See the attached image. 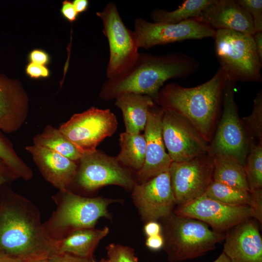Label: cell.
Returning <instances> with one entry per match:
<instances>
[{
  "mask_svg": "<svg viewBox=\"0 0 262 262\" xmlns=\"http://www.w3.org/2000/svg\"><path fill=\"white\" fill-rule=\"evenodd\" d=\"M133 31L139 48L145 49L185 40L213 38L216 33V30L195 19L171 24L149 22L141 17L135 19Z\"/></svg>",
  "mask_w": 262,
  "mask_h": 262,
  "instance_id": "cell-12",
  "label": "cell"
},
{
  "mask_svg": "<svg viewBox=\"0 0 262 262\" xmlns=\"http://www.w3.org/2000/svg\"><path fill=\"white\" fill-rule=\"evenodd\" d=\"M72 3L78 14L86 11L89 6L88 0H74Z\"/></svg>",
  "mask_w": 262,
  "mask_h": 262,
  "instance_id": "cell-42",
  "label": "cell"
},
{
  "mask_svg": "<svg viewBox=\"0 0 262 262\" xmlns=\"http://www.w3.org/2000/svg\"><path fill=\"white\" fill-rule=\"evenodd\" d=\"M213 170L210 152L188 161L172 162L169 172L176 203L183 205L203 195L213 180Z\"/></svg>",
  "mask_w": 262,
  "mask_h": 262,
  "instance_id": "cell-11",
  "label": "cell"
},
{
  "mask_svg": "<svg viewBox=\"0 0 262 262\" xmlns=\"http://www.w3.org/2000/svg\"><path fill=\"white\" fill-rule=\"evenodd\" d=\"M109 232V229L94 228L75 230L61 239L55 241L57 250L77 256L91 258L101 239Z\"/></svg>",
  "mask_w": 262,
  "mask_h": 262,
  "instance_id": "cell-22",
  "label": "cell"
},
{
  "mask_svg": "<svg viewBox=\"0 0 262 262\" xmlns=\"http://www.w3.org/2000/svg\"><path fill=\"white\" fill-rule=\"evenodd\" d=\"M47 262L46 261H45V260H42V261H36V262Z\"/></svg>",
  "mask_w": 262,
  "mask_h": 262,
  "instance_id": "cell-46",
  "label": "cell"
},
{
  "mask_svg": "<svg viewBox=\"0 0 262 262\" xmlns=\"http://www.w3.org/2000/svg\"><path fill=\"white\" fill-rule=\"evenodd\" d=\"M251 16L255 32H262V0H236Z\"/></svg>",
  "mask_w": 262,
  "mask_h": 262,
  "instance_id": "cell-32",
  "label": "cell"
},
{
  "mask_svg": "<svg viewBox=\"0 0 262 262\" xmlns=\"http://www.w3.org/2000/svg\"><path fill=\"white\" fill-rule=\"evenodd\" d=\"M133 199L144 219L156 221L171 213L176 204L169 170L134 186Z\"/></svg>",
  "mask_w": 262,
  "mask_h": 262,
  "instance_id": "cell-15",
  "label": "cell"
},
{
  "mask_svg": "<svg viewBox=\"0 0 262 262\" xmlns=\"http://www.w3.org/2000/svg\"><path fill=\"white\" fill-rule=\"evenodd\" d=\"M242 124L251 139H262V90L254 99L250 115L241 119Z\"/></svg>",
  "mask_w": 262,
  "mask_h": 262,
  "instance_id": "cell-30",
  "label": "cell"
},
{
  "mask_svg": "<svg viewBox=\"0 0 262 262\" xmlns=\"http://www.w3.org/2000/svg\"><path fill=\"white\" fill-rule=\"evenodd\" d=\"M199 66L197 60L182 52L162 55L139 53L127 73L103 83L99 96L103 100H111L122 94L135 93L155 100L166 81L187 78L196 72Z\"/></svg>",
  "mask_w": 262,
  "mask_h": 262,
  "instance_id": "cell-2",
  "label": "cell"
},
{
  "mask_svg": "<svg viewBox=\"0 0 262 262\" xmlns=\"http://www.w3.org/2000/svg\"><path fill=\"white\" fill-rule=\"evenodd\" d=\"M53 199L57 208L49 220L43 223V227L54 241L61 239L78 229L93 228L101 217L110 218L108 206L116 201L99 197H83L69 190L60 191Z\"/></svg>",
  "mask_w": 262,
  "mask_h": 262,
  "instance_id": "cell-4",
  "label": "cell"
},
{
  "mask_svg": "<svg viewBox=\"0 0 262 262\" xmlns=\"http://www.w3.org/2000/svg\"><path fill=\"white\" fill-rule=\"evenodd\" d=\"M164 247L171 262L191 260L213 250L225 235L200 220L175 214L166 217Z\"/></svg>",
  "mask_w": 262,
  "mask_h": 262,
  "instance_id": "cell-6",
  "label": "cell"
},
{
  "mask_svg": "<svg viewBox=\"0 0 262 262\" xmlns=\"http://www.w3.org/2000/svg\"><path fill=\"white\" fill-rule=\"evenodd\" d=\"M215 53L227 79L234 82H262V61L253 36L230 30H216Z\"/></svg>",
  "mask_w": 262,
  "mask_h": 262,
  "instance_id": "cell-5",
  "label": "cell"
},
{
  "mask_svg": "<svg viewBox=\"0 0 262 262\" xmlns=\"http://www.w3.org/2000/svg\"><path fill=\"white\" fill-rule=\"evenodd\" d=\"M175 214L200 220L211 226L213 230L221 233L253 217V212L249 206L229 205L204 195L179 205Z\"/></svg>",
  "mask_w": 262,
  "mask_h": 262,
  "instance_id": "cell-13",
  "label": "cell"
},
{
  "mask_svg": "<svg viewBox=\"0 0 262 262\" xmlns=\"http://www.w3.org/2000/svg\"><path fill=\"white\" fill-rule=\"evenodd\" d=\"M33 145L56 152L75 162L83 155L59 130L51 125L46 126L41 133L33 138Z\"/></svg>",
  "mask_w": 262,
  "mask_h": 262,
  "instance_id": "cell-25",
  "label": "cell"
},
{
  "mask_svg": "<svg viewBox=\"0 0 262 262\" xmlns=\"http://www.w3.org/2000/svg\"><path fill=\"white\" fill-rule=\"evenodd\" d=\"M106 248L111 262H138L134 250L129 247L111 244Z\"/></svg>",
  "mask_w": 262,
  "mask_h": 262,
  "instance_id": "cell-31",
  "label": "cell"
},
{
  "mask_svg": "<svg viewBox=\"0 0 262 262\" xmlns=\"http://www.w3.org/2000/svg\"><path fill=\"white\" fill-rule=\"evenodd\" d=\"M29 98L21 83L0 74V131L12 133L25 122Z\"/></svg>",
  "mask_w": 262,
  "mask_h": 262,
  "instance_id": "cell-17",
  "label": "cell"
},
{
  "mask_svg": "<svg viewBox=\"0 0 262 262\" xmlns=\"http://www.w3.org/2000/svg\"><path fill=\"white\" fill-rule=\"evenodd\" d=\"M225 238L223 252L231 262H262V238L250 218L230 229Z\"/></svg>",
  "mask_w": 262,
  "mask_h": 262,
  "instance_id": "cell-19",
  "label": "cell"
},
{
  "mask_svg": "<svg viewBox=\"0 0 262 262\" xmlns=\"http://www.w3.org/2000/svg\"><path fill=\"white\" fill-rule=\"evenodd\" d=\"M77 180L80 185L88 191H92L107 185H117L130 189L134 186L129 171L116 157L96 150L85 154L80 160Z\"/></svg>",
  "mask_w": 262,
  "mask_h": 262,
  "instance_id": "cell-14",
  "label": "cell"
},
{
  "mask_svg": "<svg viewBox=\"0 0 262 262\" xmlns=\"http://www.w3.org/2000/svg\"><path fill=\"white\" fill-rule=\"evenodd\" d=\"M116 116L109 109L91 107L73 115L59 130L83 155L96 150L98 145L116 131Z\"/></svg>",
  "mask_w": 262,
  "mask_h": 262,
  "instance_id": "cell-9",
  "label": "cell"
},
{
  "mask_svg": "<svg viewBox=\"0 0 262 262\" xmlns=\"http://www.w3.org/2000/svg\"><path fill=\"white\" fill-rule=\"evenodd\" d=\"M45 261L47 262H97L93 258H83L58 251L52 254Z\"/></svg>",
  "mask_w": 262,
  "mask_h": 262,
  "instance_id": "cell-33",
  "label": "cell"
},
{
  "mask_svg": "<svg viewBox=\"0 0 262 262\" xmlns=\"http://www.w3.org/2000/svg\"><path fill=\"white\" fill-rule=\"evenodd\" d=\"M235 85V82L227 79L223 94L222 114L210 144V152L232 156L244 166L252 141L238 115L234 99Z\"/></svg>",
  "mask_w": 262,
  "mask_h": 262,
  "instance_id": "cell-8",
  "label": "cell"
},
{
  "mask_svg": "<svg viewBox=\"0 0 262 262\" xmlns=\"http://www.w3.org/2000/svg\"><path fill=\"white\" fill-rule=\"evenodd\" d=\"M115 105L122 111L126 132L139 134L144 131L149 110L155 103L150 97L135 93H125L115 98Z\"/></svg>",
  "mask_w": 262,
  "mask_h": 262,
  "instance_id": "cell-21",
  "label": "cell"
},
{
  "mask_svg": "<svg viewBox=\"0 0 262 262\" xmlns=\"http://www.w3.org/2000/svg\"><path fill=\"white\" fill-rule=\"evenodd\" d=\"M4 184L0 188V253L22 262L46 260L57 252L39 210Z\"/></svg>",
  "mask_w": 262,
  "mask_h": 262,
  "instance_id": "cell-1",
  "label": "cell"
},
{
  "mask_svg": "<svg viewBox=\"0 0 262 262\" xmlns=\"http://www.w3.org/2000/svg\"><path fill=\"white\" fill-rule=\"evenodd\" d=\"M244 169L249 191L262 187V139L255 145L251 142Z\"/></svg>",
  "mask_w": 262,
  "mask_h": 262,
  "instance_id": "cell-29",
  "label": "cell"
},
{
  "mask_svg": "<svg viewBox=\"0 0 262 262\" xmlns=\"http://www.w3.org/2000/svg\"><path fill=\"white\" fill-rule=\"evenodd\" d=\"M99 262H111L109 259L108 260L102 259Z\"/></svg>",
  "mask_w": 262,
  "mask_h": 262,
  "instance_id": "cell-45",
  "label": "cell"
},
{
  "mask_svg": "<svg viewBox=\"0 0 262 262\" xmlns=\"http://www.w3.org/2000/svg\"><path fill=\"white\" fill-rule=\"evenodd\" d=\"M61 12L63 17L70 22L76 21L78 15L72 2L69 0L62 2Z\"/></svg>",
  "mask_w": 262,
  "mask_h": 262,
  "instance_id": "cell-37",
  "label": "cell"
},
{
  "mask_svg": "<svg viewBox=\"0 0 262 262\" xmlns=\"http://www.w3.org/2000/svg\"><path fill=\"white\" fill-rule=\"evenodd\" d=\"M212 1V0H186L173 11L156 9L151 13L150 17L153 22L171 24L195 19Z\"/></svg>",
  "mask_w": 262,
  "mask_h": 262,
  "instance_id": "cell-26",
  "label": "cell"
},
{
  "mask_svg": "<svg viewBox=\"0 0 262 262\" xmlns=\"http://www.w3.org/2000/svg\"><path fill=\"white\" fill-rule=\"evenodd\" d=\"M203 195L229 205H248L250 207L251 204L250 192L214 180L212 181Z\"/></svg>",
  "mask_w": 262,
  "mask_h": 262,
  "instance_id": "cell-27",
  "label": "cell"
},
{
  "mask_svg": "<svg viewBox=\"0 0 262 262\" xmlns=\"http://www.w3.org/2000/svg\"><path fill=\"white\" fill-rule=\"evenodd\" d=\"M213 262H231L225 254L222 252Z\"/></svg>",
  "mask_w": 262,
  "mask_h": 262,
  "instance_id": "cell-44",
  "label": "cell"
},
{
  "mask_svg": "<svg viewBox=\"0 0 262 262\" xmlns=\"http://www.w3.org/2000/svg\"><path fill=\"white\" fill-rule=\"evenodd\" d=\"M227 76L220 67L206 82L193 87L177 83L160 90L154 102L186 118L210 144L220 110Z\"/></svg>",
  "mask_w": 262,
  "mask_h": 262,
  "instance_id": "cell-3",
  "label": "cell"
},
{
  "mask_svg": "<svg viewBox=\"0 0 262 262\" xmlns=\"http://www.w3.org/2000/svg\"><path fill=\"white\" fill-rule=\"evenodd\" d=\"M28 59L30 62L46 66L50 61L49 54L41 49H34L29 54Z\"/></svg>",
  "mask_w": 262,
  "mask_h": 262,
  "instance_id": "cell-36",
  "label": "cell"
},
{
  "mask_svg": "<svg viewBox=\"0 0 262 262\" xmlns=\"http://www.w3.org/2000/svg\"><path fill=\"white\" fill-rule=\"evenodd\" d=\"M0 160L18 178L24 180L32 178L33 172L17 155L9 140L0 131Z\"/></svg>",
  "mask_w": 262,
  "mask_h": 262,
  "instance_id": "cell-28",
  "label": "cell"
},
{
  "mask_svg": "<svg viewBox=\"0 0 262 262\" xmlns=\"http://www.w3.org/2000/svg\"><path fill=\"white\" fill-rule=\"evenodd\" d=\"M161 231V225L155 221H150L144 226V231L147 237L160 234Z\"/></svg>",
  "mask_w": 262,
  "mask_h": 262,
  "instance_id": "cell-40",
  "label": "cell"
},
{
  "mask_svg": "<svg viewBox=\"0 0 262 262\" xmlns=\"http://www.w3.org/2000/svg\"><path fill=\"white\" fill-rule=\"evenodd\" d=\"M163 110V138L172 162L188 161L210 152V144L189 121L173 111Z\"/></svg>",
  "mask_w": 262,
  "mask_h": 262,
  "instance_id": "cell-10",
  "label": "cell"
},
{
  "mask_svg": "<svg viewBox=\"0 0 262 262\" xmlns=\"http://www.w3.org/2000/svg\"><path fill=\"white\" fill-rule=\"evenodd\" d=\"M251 196L250 207L253 212V217L262 225V189L250 192Z\"/></svg>",
  "mask_w": 262,
  "mask_h": 262,
  "instance_id": "cell-34",
  "label": "cell"
},
{
  "mask_svg": "<svg viewBox=\"0 0 262 262\" xmlns=\"http://www.w3.org/2000/svg\"><path fill=\"white\" fill-rule=\"evenodd\" d=\"M0 262H22L14 258L0 253Z\"/></svg>",
  "mask_w": 262,
  "mask_h": 262,
  "instance_id": "cell-43",
  "label": "cell"
},
{
  "mask_svg": "<svg viewBox=\"0 0 262 262\" xmlns=\"http://www.w3.org/2000/svg\"><path fill=\"white\" fill-rule=\"evenodd\" d=\"M163 109L156 103L149 110L144 134L146 141L145 159L138 173L140 183L168 171L172 163L163 138Z\"/></svg>",
  "mask_w": 262,
  "mask_h": 262,
  "instance_id": "cell-16",
  "label": "cell"
},
{
  "mask_svg": "<svg viewBox=\"0 0 262 262\" xmlns=\"http://www.w3.org/2000/svg\"><path fill=\"white\" fill-rule=\"evenodd\" d=\"M96 15L102 21V33L109 44L107 77L115 79L127 73L136 62L140 53L137 38L124 24L114 2H108Z\"/></svg>",
  "mask_w": 262,
  "mask_h": 262,
  "instance_id": "cell-7",
  "label": "cell"
},
{
  "mask_svg": "<svg viewBox=\"0 0 262 262\" xmlns=\"http://www.w3.org/2000/svg\"><path fill=\"white\" fill-rule=\"evenodd\" d=\"M120 151L116 157L122 165L138 171L142 167L146 155V141L144 134L125 132L120 135Z\"/></svg>",
  "mask_w": 262,
  "mask_h": 262,
  "instance_id": "cell-24",
  "label": "cell"
},
{
  "mask_svg": "<svg viewBox=\"0 0 262 262\" xmlns=\"http://www.w3.org/2000/svg\"><path fill=\"white\" fill-rule=\"evenodd\" d=\"M25 148L49 182L60 191L68 190L77 173L78 167L75 162L53 150L34 145Z\"/></svg>",
  "mask_w": 262,
  "mask_h": 262,
  "instance_id": "cell-20",
  "label": "cell"
},
{
  "mask_svg": "<svg viewBox=\"0 0 262 262\" xmlns=\"http://www.w3.org/2000/svg\"><path fill=\"white\" fill-rule=\"evenodd\" d=\"M146 245L147 247L152 250H159L164 246V237L161 234L148 237L146 242Z\"/></svg>",
  "mask_w": 262,
  "mask_h": 262,
  "instance_id": "cell-39",
  "label": "cell"
},
{
  "mask_svg": "<svg viewBox=\"0 0 262 262\" xmlns=\"http://www.w3.org/2000/svg\"><path fill=\"white\" fill-rule=\"evenodd\" d=\"M252 36L258 54L262 61V32H257Z\"/></svg>",
  "mask_w": 262,
  "mask_h": 262,
  "instance_id": "cell-41",
  "label": "cell"
},
{
  "mask_svg": "<svg viewBox=\"0 0 262 262\" xmlns=\"http://www.w3.org/2000/svg\"><path fill=\"white\" fill-rule=\"evenodd\" d=\"M195 19L215 30L256 33L251 16L234 0H212Z\"/></svg>",
  "mask_w": 262,
  "mask_h": 262,
  "instance_id": "cell-18",
  "label": "cell"
},
{
  "mask_svg": "<svg viewBox=\"0 0 262 262\" xmlns=\"http://www.w3.org/2000/svg\"><path fill=\"white\" fill-rule=\"evenodd\" d=\"M17 178L0 160V188L4 184L9 183Z\"/></svg>",
  "mask_w": 262,
  "mask_h": 262,
  "instance_id": "cell-38",
  "label": "cell"
},
{
  "mask_svg": "<svg viewBox=\"0 0 262 262\" xmlns=\"http://www.w3.org/2000/svg\"><path fill=\"white\" fill-rule=\"evenodd\" d=\"M213 180L249 191L244 165L236 158L224 154H213Z\"/></svg>",
  "mask_w": 262,
  "mask_h": 262,
  "instance_id": "cell-23",
  "label": "cell"
},
{
  "mask_svg": "<svg viewBox=\"0 0 262 262\" xmlns=\"http://www.w3.org/2000/svg\"><path fill=\"white\" fill-rule=\"evenodd\" d=\"M25 72L32 79L46 78L50 75V71L45 66L29 62L26 66Z\"/></svg>",
  "mask_w": 262,
  "mask_h": 262,
  "instance_id": "cell-35",
  "label": "cell"
}]
</instances>
